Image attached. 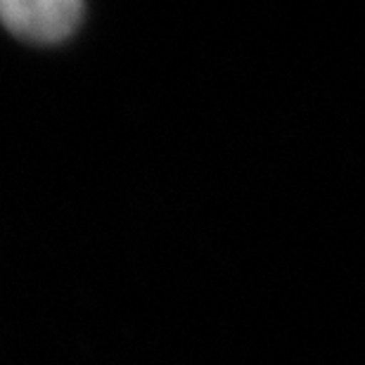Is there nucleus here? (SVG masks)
I'll list each match as a JSON object with an SVG mask.
<instances>
[{"mask_svg": "<svg viewBox=\"0 0 365 365\" xmlns=\"http://www.w3.org/2000/svg\"><path fill=\"white\" fill-rule=\"evenodd\" d=\"M78 0H0V21L29 41H60L81 19Z\"/></svg>", "mask_w": 365, "mask_h": 365, "instance_id": "obj_1", "label": "nucleus"}]
</instances>
